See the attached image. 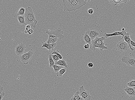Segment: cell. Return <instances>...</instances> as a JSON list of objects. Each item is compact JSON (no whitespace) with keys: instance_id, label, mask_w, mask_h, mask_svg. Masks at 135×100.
Returning <instances> with one entry per match:
<instances>
[{"instance_id":"cell-13","label":"cell","mask_w":135,"mask_h":100,"mask_svg":"<svg viewBox=\"0 0 135 100\" xmlns=\"http://www.w3.org/2000/svg\"><path fill=\"white\" fill-rule=\"evenodd\" d=\"M124 90L130 97L135 96V89L134 88L129 87L127 86Z\"/></svg>"},{"instance_id":"cell-15","label":"cell","mask_w":135,"mask_h":100,"mask_svg":"<svg viewBox=\"0 0 135 100\" xmlns=\"http://www.w3.org/2000/svg\"><path fill=\"white\" fill-rule=\"evenodd\" d=\"M129 1L127 0H110V3L113 5L114 6H116L118 4H119L122 3H126Z\"/></svg>"},{"instance_id":"cell-14","label":"cell","mask_w":135,"mask_h":100,"mask_svg":"<svg viewBox=\"0 0 135 100\" xmlns=\"http://www.w3.org/2000/svg\"><path fill=\"white\" fill-rule=\"evenodd\" d=\"M55 65H59L65 67V68H68V65L67 63L66 60L65 59L60 60L58 61L55 63Z\"/></svg>"},{"instance_id":"cell-25","label":"cell","mask_w":135,"mask_h":100,"mask_svg":"<svg viewBox=\"0 0 135 100\" xmlns=\"http://www.w3.org/2000/svg\"><path fill=\"white\" fill-rule=\"evenodd\" d=\"M127 86L129 87H135V80L133 79L131 80L127 84Z\"/></svg>"},{"instance_id":"cell-26","label":"cell","mask_w":135,"mask_h":100,"mask_svg":"<svg viewBox=\"0 0 135 100\" xmlns=\"http://www.w3.org/2000/svg\"><path fill=\"white\" fill-rule=\"evenodd\" d=\"M52 54H56L60 60H62L63 59L61 55L60 54V51L58 50L54 51L52 52Z\"/></svg>"},{"instance_id":"cell-34","label":"cell","mask_w":135,"mask_h":100,"mask_svg":"<svg viewBox=\"0 0 135 100\" xmlns=\"http://www.w3.org/2000/svg\"><path fill=\"white\" fill-rule=\"evenodd\" d=\"M31 27L29 25H27L26 26V30H29L31 29Z\"/></svg>"},{"instance_id":"cell-27","label":"cell","mask_w":135,"mask_h":100,"mask_svg":"<svg viewBox=\"0 0 135 100\" xmlns=\"http://www.w3.org/2000/svg\"><path fill=\"white\" fill-rule=\"evenodd\" d=\"M52 55V57L55 63L58 61H59L60 60V59L57 56V55L56 54Z\"/></svg>"},{"instance_id":"cell-31","label":"cell","mask_w":135,"mask_h":100,"mask_svg":"<svg viewBox=\"0 0 135 100\" xmlns=\"http://www.w3.org/2000/svg\"><path fill=\"white\" fill-rule=\"evenodd\" d=\"M5 95V93L4 92H3L0 94V100H2Z\"/></svg>"},{"instance_id":"cell-2","label":"cell","mask_w":135,"mask_h":100,"mask_svg":"<svg viewBox=\"0 0 135 100\" xmlns=\"http://www.w3.org/2000/svg\"><path fill=\"white\" fill-rule=\"evenodd\" d=\"M25 26L29 25L31 27L35 28L37 22L35 18L32 8L30 6L25 9Z\"/></svg>"},{"instance_id":"cell-3","label":"cell","mask_w":135,"mask_h":100,"mask_svg":"<svg viewBox=\"0 0 135 100\" xmlns=\"http://www.w3.org/2000/svg\"><path fill=\"white\" fill-rule=\"evenodd\" d=\"M45 33L49 35V38H57L60 39H62L65 37L63 35V31L61 29H56L53 31L48 30H47Z\"/></svg>"},{"instance_id":"cell-8","label":"cell","mask_w":135,"mask_h":100,"mask_svg":"<svg viewBox=\"0 0 135 100\" xmlns=\"http://www.w3.org/2000/svg\"><path fill=\"white\" fill-rule=\"evenodd\" d=\"M105 35L106 38L110 37L111 36H118L119 35H122L123 37H124L125 36L130 35L128 33L126 32L125 28L124 27H123L121 31H116L111 34H107L106 33H105Z\"/></svg>"},{"instance_id":"cell-23","label":"cell","mask_w":135,"mask_h":100,"mask_svg":"<svg viewBox=\"0 0 135 100\" xmlns=\"http://www.w3.org/2000/svg\"><path fill=\"white\" fill-rule=\"evenodd\" d=\"M25 9L24 8L21 7L18 11L17 15L18 16H24L25 13Z\"/></svg>"},{"instance_id":"cell-21","label":"cell","mask_w":135,"mask_h":100,"mask_svg":"<svg viewBox=\"0 0 135 100\" xmlns=\"http://www.w3.org/2000/svg\"><path fill=\"white\" fill-rule=\"evenodd\" d=\"M53 68L54 71L56 73L59 71L63 69V68H65V67L61 66L59 65H54L52 67Z\"/></svg>"},{"instance_id":"cell-11","label":"cell","mask_w":135,"mask_h":100,"mask_svg":"<svg viewBox=\"0 0 135 100\" xmlns=\"http://www.w3.org/2000/svg\"><path fill=\"white\" fill-rule=\"evenodd\" d=\"M106 38L103 36L101 37H98L97 36L94 40H92L91 43H95L98 44L105 45L106 43L105 40H106Z\"/></svg>"},{"instance_id":"cell-12","label":"cell","mask_w":135,"mask_h":100,"mask_svg":"<svg viewBox=\"0 0 135 100\" xmlns=\"http://www.w3.org/2000/svg\"><path fill=\"white\" fill-rule=\"evenodd\" d=\"M56 43H55L53 44H47L46 42L44 41L42 43V48H45L46 49L48 50L50 52L52 51H53L54 48L56 47Z\"/></svg>"},{"instance_id":"cell-24","label":"cell","mask_w":135,"mask_h":100,"mask_svg":"<svg viewBox=\"0 0 135 100\" xmlns=\"http://www.w3.org/2000/svg\"><path fill=\"white\" fill-rule=\"evenodd\" d=\"M49 67H52L53 66L55 65V63L52 57V55L50 54L49 56Z\"/></svg>"},{"instance_id":"cell-17","label":"cell","mask_w":135,"mask_h":100,"mask_svg":"<svg viewBox=\"0 0 135 100\" xmlns=\"http://www.w3.org/2000/svg\"><path fill=\"white\" fill-rule=\"evenodd\" d=\"M124 40L127 43L131 50L132 51L134 50V49L132 48L131 46V40L130 39V35H127V36H124Z\"/></svg>"},{"instance_id":"cell-32","label":"cell","mask_w":135,"mask_h":100,"mask_svg":"<svg viewBox=\"0 0 135 100\" xmlns=\"http://www.w3.org/2000/svg\"><path fill=\"white\" fill-rule=\"evenodd\" d=\"M34 31L32 29H30L28 31V34L29 35H31L33 33Z\"/></svg>"},{"instance_id":"cell-7","label":"cell","mask_w":135,"mask_h":100,"mask_svg":"<svg viewBox=\"0 0 135 100\" xmlns=\"http://www.w3.org/2000/svg\"><path fill=\"white\" fill-rule=\"evenodd\" d=\"M26 46L24 43H20L16 47L15 53L18 56H22L26 53Z\"/></svg>"},{"instance_id":"cell-16","label":"cell","mask_w":135,"mask_h":100,"mask_svg":"<svg viewBox=\"0 0 135 100\" xmlns=\"http://www.w3.org/2000/svg\"><path fill=\"white\" fill-rule=\"evenodd\" d=\"M83 39L84 41L86 43V44H89L90 45V47L91 46V45L92 40L86 32H85L83 36Z\"/></svg>"},{"instance_id":"cell-5","label":"cell","mask_w":135,"mask_h":100,"mask_svg":"<svg viewBox=\"0 0 135 100\" xmlns=\"http://www.w3.org/2000/svg\"><path fill=\"white\" fill-rule=\"evenodd\" d=\"M80 96L82 100H90L91 96L88 91L85 90L83 86L79 87V91Z\"/></svg>"},{"instance_id":"cell-29","label":"cell","mask_w":135,"mask_h":100,"mask_svg":"<svg viewBox=\"0 0 135 100\" xmlns=\"http://www.w3.org/2000/svg\"><path fill=\"white\" fill-rule=\"evenodd\" d=\"M84 48L86 49H89L90 48V46L89 44H86L84 46Z\"/></svg>"},{"instance_id":"cell-6","label":"cell","mask_w":135,"mask_h":100,"mask_svg":"<svg viewBox=\"0 0 135 100\" xmlns=\"http://www.w3.org/2000/svg\"><path fill=\"white\" fill-rule=\"evenodd\" d=\"M33 55V53L31 51H29L28 52L20 56V59L21 61L25 65H27L28 64L29 62L31 60Z\"/></svg>"},{"instance_id":"cell-9","label":"cell","mask_w":135,"mask_h":100,"mask_svg":"<svg viewBox=\"0 0 135 100\" xmlns=\"http://www.w3.org/2000/svg\"><path fill=\"white\" fill-rule=\"evenodd\" d=\"M116 47L121 52L126 51L129 47L127 43L124 40H122L118 43Z\"/></svg>"},{"instance_id":"cell-36","label":"cell","mask_w":135,"mask_h":100,"mask_svg":"<svg viewBox=\"0 0 135 100\" xmlns=\"http://www.w3.org/2000/svg\"><path fill=\"white\" fill-rule=\"evenodd\" d=\"M28 31L29 30H25L24 32L25 33V34H28Z\"/></svg>"},{"instance_id":"cell-10","label":"cell","mask_w":135,"mask_h":100,"mask_svg":"<svg viewBox=\"0 0 135 100\" xmlns=\"http://www.w3.org/2000/svg\"><path fill=\"white\" fill-rule=\"evenodd\" d=\"M86 32L92 40H94L99 35L97 30L94 29H90L88 30Z\"/></svg>"},{"instance_id":"cell-37","label":"cell","mask_w":135,"mask_h":100,"mask_svg":"<svg viewBox=\"0 0 135 100\" xmlns=\"http://www.w3.org/2000/svg\"><path fill=\"white\" fill-rule=\"evenodd\" d=\"M1 40V38L0 37V41Z\"/></svg>"},{"instance_id":"cell-28","label":"cell","mask_w":135,"mask_h":100,"mask_svg":"<svg viewBox=\"0 0 135 100\" xmlns=\"http://www.w3.org/2000/svg\"><path fill=\"white\" fill-rule=\"evenodd\" d=\"M88 13L89 14H92L93 13H94V10L92 9H89L88 10Z\"/></svg>"},{"instance_id":"cell-35","label":"cell","mask_w":135,"mask_h":100,"mask_svg":"<svg viewBox=\"0 0 135 100\" xmlns=\"http://www.w3.org/2000/svg\"><path fill=\"white\" fill-rule=\"evenodd\" d=\"M4 90L3 87L0 85V94L3 93Z\"/></svg>"},{"instance_id":"cell-22","label":"cell","mask_w":135,"mask_h":100,"mask_svg":"<svg viewBox=\"0 0 135 100\" xmlns=\"http://www.w3.org/2000/svg\"><path fill=\"white\" fill-rule=\"evenodd\" d=\"M66 71V68H65L61 69L59 72L56 73V75L57 77H61L63 75Z\"/></svg>"},{"instance_id":"cell-1","label":"cell","mask_w":135,"mask_h":100,"mask_svg":"<svg viewBox=\"0 0 135 100\" xmlns=\"http://www.w3.org/2000/svg\"><path fill=\"white\" fill-rule=\"evenodd\" d=\"M90 1L86 0H64V10L69 12L75 11L86 5V2Z\"/></svg>"},{"instance_id":"cell-30","label":"cell","mask_w":135,"mask_h":100,"mask_svg":"<svg viewBox=\"0 0 135 100\" xmlns=\"http://www.w3.org/2000/svg\"><path fill=\"white\" fill-rule=\"evenodd\" d=\"M94 66V64L93 63L91 62L89 63L88 64V66L89 68H92Z\"/></svg>"},{"instance_id":"cell-19","label":"cell","mask_w":135,"mask_h":100,"mask_svg":"<svg viewBox=\"0 0 135 100\" xmlns=\"http://www.w3.org/2000/svg\"><path fill=\"white\" fill-rule=\"evenodd\" d=\"M58 39L57 38H49L46 43L48 44H53L57 43Z\"/></svg>"},{"instance_id":"cell-20","label":"cell","mask_w":135,"mask_h":100,"mask_svg":"<svg viewBox=\"0 0 135 100\" xmlns=\"http://www.w3.org/2000/svg\"><path fill=\"white\" fill-rule=\"evenodd\" d=\"M70 100H82L80 96L79 91L76 92Z\"/></svg>"},{"instance_id":"cell-18","label":"cell","mask_w":135,"mask_h":100,"mask_svg":"<svg viewBox=\"0 0 135 100\" xmlns=\"http://www.w3.org/2000/svg\"><path fill=\"white\" fill-rule=\"evenodd\" d=\"M17 18L19 21L20 24L22 25L23 26L25 25V16H18Z\"/></svg>"},{"instance_id":"cell-33","label":"cell","mask_w":135,"mask_h":100,"mask_svg":"<svg viewBox=\"0 0 135 100\" xmlns=\"http://www.w3.org/2000/svg\"><path fill=\"white\" fill-rule=\"evenodd\" d=\"M131 44L132 47H135V43L131 40Z\"/></svg>"},{"instance_id":"cell-4","label":"cell","mask_w":135,"mask_h":100,"mask_svg":"<svg viewBox=\"0 0 135 100\" xmlns=\"http://www.w3.org/2000/svg\"><path fill=\"white\" fill-rule=\"evenodd\" d=\"M122 61L130 66L135 67V58L124 56L121 59Z\"/></svg>"}]
</instances>
